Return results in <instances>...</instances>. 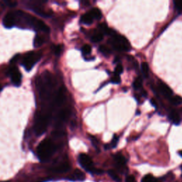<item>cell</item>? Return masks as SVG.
Returning a JSON list of instances; mask_svg holds the SVG:
<instances>
[{
    "label": "cell",
    "mask_w": 182,
    "mask_h": 182,
    "mask_svg": "<svg viewBox=\"0 0 182 182\" xmlns=\"http://www.w3.org/2000/svg\"><path fill=\"white\" fill-rule=\"evenodd\" d=\"M114 160L115 162L116 166H117V168L119 169H125V165H126V159L125 158L122 154L119 153V154H117L115 155L114 157Z\"/></svg>",
    "instance_id": "cell-11"
},
{
    "label": "cell",
    "mask_w": 182,
    "mask_h": 182,
    "mask_svg": "<svg viewBox=\"0 0 182 182\" xmlns=\"http://www.w3.org/2000/svg\"><path fill=\"white\" fill-rule=\"evenodd\" d=\"M174 7L179 11H182V1H174Z\"/></svg>",
    "instance_id": "cell-29"
},
{
    "label": "cell",
    "mask_w": 182,
    "mask_h": 182,
    "mask_svg": "<svg viewBox=\"0 0 182 182\" xmlns=\"http://www.w3.org/2000/svg\"><path fill=\"white\" fill-rule=\"evenodd\" d=\"M9 74L12 83L15 86H19L21 83V74L18 68L13 66L10 68Z\"/></svg>",
    "instance_id": "cell-6"
},
{
    "label": "cell",
    "mask_w": 182,
    "mask_h": 182,
    "mask_svg": "<svg viewBox=\"0 0 182 182\" xmlns=\"http://www.w3.org/2000/svg\"><path fill=\"white\" fill-rule=\"evenodd\" d=\"M103 39V33L98 32V33H95L91 37V41L94 43H98V42L101 41Z\"/></svg>",
    "instance_id": "cell-20"
},
{
    "label": "cell",
    "mask_w": 182,
    "mask_h": 182,
    "mask_svg": "<svg viewBox=\"0 0 182 182\" xmlns=\"http://www.w3.org/2000/svg\"><path fill=\"white\" fill-rule=\"evenodd\" d=\"M1 90H2V88H1V86H0V92L1 91Z\"/></svg>",
    "instance_id": "cell-37"
},
{
    "label": "cell",
    "mask_w": 182,
    "mask_h": 182,
    "mask_svg": "<svg viewBox=\"0 0 182 182\" xmlns=\"http://www.w3.org/2000/svg\"><path fill=\"white\" fill-rule=\"evenodd\" d=\"M126 182H137L133 176H128L126 178Z\"/></svg>",
    "instance_id": "cell-32"
},
{
    "label": "cell",
    "mask_w": 182,
    "mask_h": 182,
    "mask_svg": "<svg viewBox=\"0 0 182 182\" xmlns=\"http://www.w3.org/2000/svg\"><path fill=\"white\" fill-rule=\"evenodd\" d=\"M181 169H182V165H181Z\"/></svg>",
    "instance_id": "cell-38"
},
{
    "label": "cell",
    "mask_w": 182,
    "mask_h": 182,
    "mask_svg": "<svg viewBox=\"0 0 182 182\" xmlns=\"http://www.w3.org/2000/svg\"><path fill=\"white\" fill-rule=\"evenodd\" d=\"M92 51V49H91V46L88 44H85L83 46L82 48V53L83 55L84 56H88L91 53Z\"/></svg>",
    "instance_id": "cell-21"
},
{
    "label": "cell",
    "mask_w": 182,
    "mask_h": 182,
    "mask_svg": "<svg viewBox=\"0 0 182 182\" xmlns=\"http://www.w3.org/2000/svg\"><path fill=\"white\" fill-rule=\"evenodd\" d=\"M50 116L48 113H40L38 115L34 123V130L37 135H41L47 129Z\"/></svg>",
    "instance_id": "cell-4"
},
{
    "label": "cell",
    "mask_w": 182,
    "mask_h": 182,
    "mask_svg": "<svg viewBox=\"0 0 182 182\" xmlns=\"http://www.w3.org/2000/svg\"><path fill=\"white\" fill-rule=\"evenodd\" d=\"M157 182H159V181H157Z\"/></svg>",
    "instance_id": "cell-40"
},
{
    "label": "cell",
    "mask_w": 182,
    "mask_h": 182,
    "mask_svg": "<svg viewBox=\"0 0 182 182\" xmlns=\"http://www.w3.org/2000/svg\"><path fill=\"white\" fill-rule=\"evenodd\" d=\"M169 118L171 121L176 125H178L181 123V117H180L179 114L178 112L176 110H172L169 113Z\"/></svg>",
    "instance_id": "cell-12"
},
{
    "label": "cell",
    "mask_w": 182,
    "mask_h": 182,
    "mask_svg": "<svg viewBox=\"0 0 182 182\" xmlns=\"http://www.w3.org/2000/svg\"><path fill=\"white\" fill-rule=\"evenodd\" d=\"M142 81L141 80V78H137L135 80V81L133 82V84H132V86L135 88V90H139L142 88Z\"/></svg>",
    "instance_id": "cell-25"
},
{
    "label": "cell",
    "mask_w": 182,
    "mask_h": 182,
    "mask_svg": "<svg viewBox=\"0 0 182 182\" xmlns=\"http://www.w3.org/2000/svg\"><path fill=\"white\" fill-rule=\"evenodd\" d=\"M179 155L181 156V157H182V150L179 151Z\"/></svg>",
    "instance_id": "cell-36"
},
{
    "label": "cell",
    "mask_w": 182,
    "mask_h": 182,
    "mask_svg": "<svg viewBox=\"0 0 182 182\" xmlns=\"http://www.w3.org/2000/svg\"><path fill=\"white\" fill-rule=\"evenodd\" d=\"M89 13L91 15V17H93V19L100 20V19L102 18V16H103V14H102V11L97 8L92 9Z\"/></svg>",
    "instance_id": "cell-14"
},
{
    "label": "cell",
    "mask_w": 182,
    "mask_h": 182,
    "mask_svg": "<svg viewBox=\"0 0 182 182\" xmlns=\"http://www.w3.org/2000/svg\"><path fill=\"white\" fill-rule=\"evenodd\" d=\"M142 95L144 96V97H146L147 95V92L145 91H142Z\"/></svg>",
    "instance_id": "cell-35"
},
{
    "label": "cell",
    "mask_w": 182,
    "mask_h": 182,
    "mask_svg": "<svg viewBox=\"0 0 182 182\" xmlns=\"http://www.w3.org/2000/svg\"><path fill=\"white\" fill-rule=\"evenodd\" d=\"M118 142H119V137L117 136V135H115L114 136H113V139H112L111 143H110V145H109L110 148L115 147L117 145V144H118Z\"/></svg>",
    "instance_id": "cell-27"
},
{
    "label": "cell",
    "mask_w": 182,
    "mask_h": 182,
    "mask_svg": "<svg viewBox=\"0 0 182 182\" xmlns=\"http://www.w3.org/2000/svg\"><path fill=\"white\" fill-rule=\"evenodd\" d=\"M4 4H6V6H8V7H15L17 4V3L16 1H4Z\"/></svg>",
    "instance_id": "cell-31"
},
{
    "label": "cell",
    "mask_w": 182,
    "mask_h": 182,
    "mask_svg": "<svg viewBox=\"0 0 182 182\" xmlns=\"http://www.w3.org/2000/svg\"><path fill=\"white\" fill-rule=\"evenodd\" d=\"M70 115V112L68 110H63L62 111L59 113V121L63 122L64 120H66L67 118Z\"/></svg>",
    "instance_id": "cell-19"
},
{
    "label": "cell",
    "mask_w": 182,
    "mask_h": 182,
    "mask_svg": "<svg viewBox=\"0 0 182 182\" xmlns=\"http://www.w3.org/2000/svg\"><path fill=\"white\" fill-rule=\"evenodd\" d=\"M141 70H142V72L143 73V75L145 77H148L149 75V65H148L147 63L146 62H142L141 64Z\"/></svg>",
    "instance_id": "cell-18"
},
{
    "label": "cell",
    "mask_w": 182,
    "mask_h": 182,
    "mask_svg": "<svg viewBox=\"0 0 182 182\" xmlns=\"http://www.w3.org/2000/svg\"><path fill=\"white\" fill-rule=\"evenodd\" d=\"M99 51H100V53H103L104 56H108V55H110V53H111V51H110V49H109L108 47H107V46H103V45H102V46H100V48H99Z\"/></svg>",
    "instance_id": "cell-22"
},
{
    "label": "cell",
    "mask_w": 182,
    "mask_h": 182,
    "mask_svg": "<svg viewBox=\"0 0 182 182\" xmlns=\"http://www.w3.org/2000/svg\"><path fill=\"white\" fill-rule=\"evenodd\" d=\"M41 54L40 53L31 52L25 56L24 60H23L22 65L27 71H29L36 65V63L39 61V59H41Z\"/></svg>",
    "instance_id": "cell-5"
},
{
    "label": "cell",
    "mask_w": 182,
    "mask_h": 182,
    "mask_svg": "<svg viewBox=\"0 0 182 182\" xmlns=\"http://www.w3.org/2000/svg\"><path fill=\"white\" fill-rule=\"evenodd\" d=\"M81 21V22L85 24H91L93 21V19L90 14V13H86V14H84L83 15H82Z\"/></svg>",
    "instance_id": "cell-15"
},
{
    "label": "cell",
    "mask_w": 182,
    "mask_h": 182,
    "mask_svg": "<svg viewBox=\"0 0 182 182\" xmlns=\"http://www.w3.org/2000/svg\"><path fill=\"white\" fill-rule=\"evenodd\" d=\"M70 169H71V166H70L69 163L63 162L56 167H53L50 170L51 171L54 173H65L69 171Z\"/></svg>",
    "instance_id": "cell-10"
},
{
    "label": "cell",
    "mask_w": 182,
    "mask_h": 182,
    "mask_svg": "<svg viewBox=\"0 0 182 182\" xmlns=\"http://www.w3.org/2000/svg\"><path fill=\"white\" fill-rule=\"evenodd\" d=\"M159 89L160 92L162 93L163 95L165 96L166 97H169V98H171L173 95V92L171 91V88L168 86L166 83L159 81L158 84Z\"/></svg>",
    "instance_id": "cell-8"
},
{
    "label": "cell",
    "mask_w": 182,
    "mask_h": 182,
    "mask_svg": "<svg viewBox=\"0 0 182 182\" xmlns=\"http://www.w3.org/2000/svg\"><path fill=\"white\" fill-rule=\"evenodd\" d=\"M181 111H182V110H181Z\"/></svg>",
    "instance_id": "cell-39"
},
{
    "label": "cell",
    "mask_w": 182,
    "mask_h": 182,
    "mask_svg": "<svg viewBox=\"0 0 182 182\" xmlns=\"http://www.w3.org/2000/svg\"><path fill=\"white\" fill-rule=\"evenodd\" d=\"M142 182H157V180L152 174H147L142 178Z\"/></svg>",
    "instance_id": "cell-24"
},
{
    "label": "cell",
    "mask_w": 182,
    "mask_h": 182,
    "mask_svg": "<svg viewBox=\"0 0 182 182\" xmlns=\"http://www.w3.org/2000/svg\"><path fill=\"white\" fill-rule=\"evenodd\" d=\"M150 102H151V104L153 106H154V107H157V101H156L155 100H154V99H151V100H150Z\"/></svg>",
    "instance_id": "cell-34"
},
{
    "label": "cell",
    "mask_w": 182,
    "mask_h": 182,
    "mask_svg": "<svg viewBox=\"0 0 182 182\" xmlns=\"http://www.w3.org/2000/svg\"><path fill=\"white\" fill-rule=\"evenodd\" d=\"M38 88L40 97L42 99H48L51 94V91L53 87L51 75L49 73L43 74L38 80Z\"/></svg>",
    "instance_id": "cell-2"
},
{
    "label": "cell",
    "mask_w": 182,
    "mask_h": 182,
    "mask_svg": "<svg viewBox=\"0 0 182 182\" xmlns=\"http://www.w3.org/2000/svg\"><path fill=\"white\" fill-rule=\"evenodd\" d=\"M110 81L114 84H119L120 83V82H121V78H120V75L114 73V75L112 76Z\"/></svg>",
    "instance_id": "cell-28"
},
{
    "label": "cell",
    "mask_w": 182,
    "mask_h": 182,
    "mask_svg": "<svg viewBox=\"0 0 182 182\" xmlns=\"http://www.w3.org/2000/svg\"><path fill=\"white\" fill-rule=\"evenodd\" d=\"M107 173H108L109 176H110L114 181L117 182L120 181V178L119 177V176L117 175V174L114 171V170H109V171H107Z\"/></svg>",
    "instance_id": "cell-23"
},
{
    "label": "cell",
    "mask_w": 182,
    "mask_h": 182,
    "mask_svg": "<svg viewBox=\"0 0 182 182\" xmlns=\"http://www.w3.org/2000/svg\"><path fill=\"white\" fill-rule=\"evenodd\" d=\"M122 72H123V66L121 64H118L115 69V73L120 75V74H121Z\"/></svg>",
    "instance_id": "cell-30"
},
{
    "label": "cell",
    "mask_w": 182,
    "mask_h": 182,
    "mask_svg": "<svg viewBox=\"0 0 182 182\" xmlns=\"http://www.w3.org/2000/svg\"><path fill=\"white\" fill-rule=\"evenodd\" d=\"M31 9L34 11L35 13H36L37 14L41 16V17H50L51 14H48L46 11H45L44 10L41 9L40 7H33V8H31Z\"/></svg>",
    "instance_id": "cell-16"
},
{
    "label": "cell",
    "mask_w": 182,
    "mask_h": 182,
    "mask_svg": "<svg viewBox=\"0 0 182 182\" xmlns=\"http://www.w3.org/2000/svg\"><path fill=\"white\" fill-rule=\"evenodd\" d=\"M170 101L174 105H178L182 103V98L179 96H175V97H171L170 98Z\"/></svg>",
    "instance_id": "cell-26"
},
{
    "label": "cell",
    "mask_w": 182,
    "mask_h": 182,
    "mask_svg": "<svg viewBox=\"0 0 182 182\" xmlns=\"http://www.w3.org/2000/svg\"><path fill=\"white\" fill-rule=\"evenodd\" d=\"M61 51H62V47L61 46H57L56 48V50H55V52L57 55L60 54Z\"/></svg>",
    "instance_id": "cell-33"
},
{
    "label": "cell",
    "mask_w": 182,
    "mask_h": 182,
    "mask_svg": "<svg viewBox=\"0 0 182 182\" xmlns=\"http://www.w3.org/2000/svg\"><path fill=\"white\" fill-rule=\"evenodd\" d=\"M44 43V39L41 36H36L33 40V46L35 47H39Z\"/></svg>",
    "instance_id": "cell-17"
},
{
    "label": "cell",
    "mask_w": 182,
    "mask_h": 182,
    "mask_svg": "<svg viewBox=\"0 0 182 182\" xmlns=\"http://www.w3.org/2000/svg\"><path fill=\"white\" fill-rule=\"evenodd\" d=\"M56 151V146L51 139H45L37 147V156L41 161H46Z\"/></svg>",
    "instance_id": "cell-1"
},
{
    "label": "cell",
    "mask_w": 182,
    "mask_h": 182,
    "mask_svg": "<svg viewBox=\"0 0 182 182\" xmlns=\"http://www.w3.org/2000/svg\"><path fill=\"white\" fill-rule=\"evenodd\" d=\"M78 162L81 164V167L86 170L88 172L91 173L93 174H103V170L98 169L95 168L93 166V161H92L91 158L88 155L85 154H81L78 156Z\"/></svg>",
    "instance_id": "cell-3"
},
{
    "label": "cell",
    "mask_w": 182,
    "mask_h": 182,
    "mask_svg": "<svg viewBox=\"0 0 182 182\" xmlns=\"http://www.w3.org/2000/svg\"><path fill=\"white\" fill-rule=\"evenodd\" d=\"M16 18L14 12H9L5 15L3 19V24L7 29H11L15 26Z\"/></svg>",
    "instance_id": "cell-7"
},
{
    "label": "cell",
    "mask_w": 182,
    "mask_h": 182,
    "mask_svg": "<svg viewBox=\"0 0 182 182\" xmlns=\"http://www.w3.org/2000/svg\"><path fill=\"white\" fill-rule=\"evenodd\" d=\"M68 179L71 181H83L85 179V174L81 170L75 169L71 176L68 177Z\"/></svg>",
    "instance_id": "cell-9"
},
{
    "label": "cell",
    "mask_w": 182,
    "mask_h": 182,
    "mask_svg": "<svg viewBox=\"0 0 182 182\" xmlns=\"http://www.w3.org/2000/svg\"><path fill=\"white\" fill-rule=\"evenodd\" d=\"M64 99H65V95H64V91L63 90V88H61L59 90L58 93L56 94V98H55V104L57 105H60L63 103Z\"/></svg>",
    "instance_id": "cell-13"
}]
</instances>
